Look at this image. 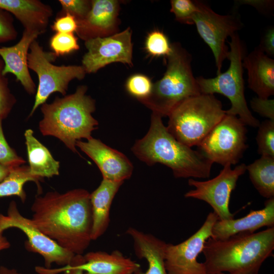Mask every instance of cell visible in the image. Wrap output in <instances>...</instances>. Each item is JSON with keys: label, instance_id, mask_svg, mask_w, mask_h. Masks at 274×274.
Instances as JSON below:
<instances>
[{"label": "cell", "instance_id": "38", "mask_svg": "<svg viewBox=\"0 0 274 274\" xmlns=\"http://www.w3.org/2000/svg\"><path fill=\"white\" fill-rule=\"evenodd\" d=\"M257 47L268 56L271 57L274 56L273 26L266 28L261 37L259 45Z\"/></svg>", "mask_w": 274, "mask_h": 274}, {"label": "cell", "instance_id": "22", "mask_svg": "<svg viewBox=\"0 0 274 274\" xmlns=\"http://www.w3.org/2000/svg\"><path fill=\"white\" fill-rule=\"evenodd\" d=\"M126 233L132 238L137 257L145 259L148 267L145 272L141 268L133 274H167L165 266V253L167 243L154 235L129 227Z\"/></svg>", "mask_w": 274, "mask_h": 274}, {"label": "cell", "instance_id": "11", "mask_svg": "<svg viewBox=\"0 0 274 274\" xmlns=\"http://www.w3.org/2000/svg\"><path fill=\"white\" fill-rule=\"evenodd\" d=\"M246 166L245 163H242L232 169L230 164H227L216 177L206 181L190 178L188 185L194 189L186 192L184 196L208 203L219 220L233 219L234 215L229 208L230 196L238 178L247 170Z\"/></svg>", "mask_w": 274, "mask_h": 274}, {"label": "cell", "instance_id": "34", "mask_svg": "<svg viewBox=\"0 0 274 274\" xmlns=\"http://www.w3.org/2000/svg\"><path fill=\"white\" fill-rule=\"evenodd\" d=\"M16 99L11 92L8 80L0 74V120L6 118L15 104Z\"/></svg>", "mask_w": 274, "mask_h": 274}, {"label": "cell", "instance_id": "17", "mask_svg": "<svg viewBox=\"0 0 274 274\" xmlns=\"http://www.w3.org/2000/svg\"><path fill=\"white\" fill-rule=\"evenodd\" d=\"M265 226L274 227V198L267 199L263 209L251 210L242 218L218 220L213 226L211 238L223 240L238 233H254Z\"/></svg>", "mask_w": 274, "mask_h": 274}, {"label": "cell", "instance_id": "8", "mask_svg": "<svg viewBox=\"0 0 274 274\" xmlns=\"http://www.w3.org/2000/svg\"><path fill=\"white\" fill-rule=\"evenodd\" d=\"M29 50L28 68L36 73L39 81L30 117L53 93L59 92L65 96L70 82L75 79H83L86 73L82 65H54L53 62L57 57L52 51H45L36 40L31 44Z\"/></svg>", "mask_w": 274, "mask_h": 274}, {"label": "cell", "instance_id": "28", "mask_svg": "<svg viewBox=\"0 0 274 274\" xmlns=\"http://www.w3.org/2000/svg\"><path fill=\"white\" fill-rule=\"evenodd\" d=\"M50 47L57 57L70 54L80 48L74 33L56 32L50 38Z\"/></svg>", "mask_w": 274, "mask_h": 274}, {"label": "cell", "instance_id": "5", "mask_svg": "<svg viewBox=\"0 0 274 274\" xmlns=\"http://www.w3.org/2000/svg\"><path fill=\"white\" fill-rule=\"evenodd\" d=\"M171 45L163 77L153 84L148 97L139 100L161 117H168L184 101L201 94L193 74L191 54L179 43Z\"/></svg>", "mask_w": 274, "mask_h": 274}, {"label": "cell", "instance_id": "45", "mask_svg": "<svg viewBox=\"0 0 274 274\" xmlns=\"http://www.w3.org/2000/svg\"><path fill=\"white\" fill-rule=\"evenodd\" d=\"M207 274H228V273H226L225 272H218V273H207Z\"/></svg>", "mask_w": 274, "mask_h": 274}, {"label": "cell", "instance_id": "23", "mask_svg": "<svg viewBox=\"0 0 274 274\" xmlns=\"http://www.w3.org/2000/svg\"><path fill=\"white\" fill-rule=\"evenodd\" d=\"M123 183L103 179L99 186L90 193L92 241L98 238L107 230L110 224L111 206Z\"/></svg>", "mask_w": 274, "mask_h": 274}, {"label": "cell", "instance_id": "10", "mask_svg": "<svg viewBox=\"0 0 274 274\" xmlns=\"http://www.w3.org/2000/svg\"><path fill=\"white\" fill-rule=\"evenodd\" d=\"M196 2L198 11L192 17L193 24L213 52L218 75L221 73L224 61L229 55V50L225 44L227 39L242 29L244 24L235 10L232 13L221 15L206 3L199 1Z\"/></svg>", "mask_w": 274, "mask_h": 274}, {"label": "cell", "instance_id": "42", "mask_svg": "<svg viewBox=\"0 0 274 274\" xmlns=\"http://www.w3.org/2000/svg\"><path fill=\"white\" fill-rule=\"evenodd\" d=\"M3 231L0 229V251L9 248L10 244L5 236L3 235Z\"/></svg>", "mask_w": 274, "mask_h": 274}, {"label": "cell", "instance_id": "33", "mask_svg": "<svg viewBox=\"0 0 274 274\" xmlns=\"http://www.w3.org/2000/svg\"><path fill=\"white\" fill-rule=\"evenodd\" d=\"M61 6V13H69L81 20L86 17L91 6V1L86 0H59Z\"/></svg>", "mask_w": 274, "mask_h": 274}, {"label": "cell", "instance_id": "39", "mask_svg": "<svg viewBox=\"0 0 274 274\" xmlns=\"http://www.w3.org/2000/svg\"><path fill=\"white\" fill-rule=\"evenodd\" d=\"M35 270L39 274H58L60 272H63V274H83V271L76 266L73 259L69 264L61 268H47L45 267L36 266Z\"/></svg>", "mask_w": 274, "mask_h": 274}, {"label": "cell", "instance_id": "24", "mask_svg": "<svg viewBox=\"0 0 274 274\" xmlns=\"http://www.w3.org/2000/svg\"><path fill=\"white\" fill-rule=\"evenodd\" d=\"M28 167L30 175L42 181L59 174L60 162L56 160L49 150L38 140L31 129L24 132Z\"/></svg>", "mask_w": 274, "mask_h": 274}, {"label": "cell", "instance_id": "6", "mask_svg": "<svg viewBox=\"0 0 274 274\" xmlns=\"http://www.w3.org/2000/svg\"><path fill=\"white\" fill-rule=\"evenodd\" d=\"M230 38V41H227L230 47L228 57L230 65L227 70L214 78L200 76L196 80L201 93H219L228 98L231 107L226 111V114L238 116L246 125L258 127L260 122L249 109L245 95L243 60L246 55V47L237 32Z\"/></svg>", "mask_w": 274, "mask_h": 274}, {"label": "cell", "instance_id": "14", "mask_svg": "<svg viewBox=\"0 0 274 274\" xmlns=\"http://www.w3.org/2000/svg\"><path fill=\"white\" fill-rule=\"evenodd\" d=\"M87 52L82 60L86 73H95L113 62L132 65L131 32L128 27L110 36L97 37L85 41Z\"/></svg>", "mask_w": 274, "mask_h": 274}, {"label": "cell", "instance_id": "9", "mask_svg": "<svg viewBox=\"0 0 274 274\" xmlns=\"http://www.w3.org/2000/svg\"><path fill=\"white\" fill-rule=\"evenodd\" d=\"M245 126L237 116L226 114L197 146V150L213 163L237 164L248 147Z\"/></svg>", "mask_w": 274, "mask_h": 274}, {"label": "cell", "instance_id": "41", "mask_svg": "<svg viewBox=\"0 0 274 274\" xmlns=\"http://www.w3.org/2000/svg\"><path fill=\"white\" fill-rule=\"evenodd\" d=\"M13 169L0 164V183L9 175Z\"/></svg>", "mask_w": 274, "mask_h": 274}, {"label": "cell", "instance_id": "37", "mask_svg": "<svg viewBox=\"0 0 274 274\" xmlns=\"http://www.w3.org/2000/svg\"><path fill=\"white\" fill-rule=\"evenodd\" d=\"M250 106L254 112L261 116L274 121V99L258 97L250 100Z\"/></svg>", "mask_w": 274, "mask_h": 274}, {"label": "cell", "instance_id": "21", "mask_svg": "<svg viewBox=\"0 0 274 274\" xmlns=\"http://www.w3.org/2000/svg\"><path fill=\"white\" fill-rule=\"evenodd\" d=\"M0 9L13 14L25 30L44 33L53 10L51 6L39 0H0Z\"/></svg>", "mask_w": 274, "mask_h": 274}, {"label": "cell", "instance_id": "27", "mask_svg": "<svg viewBox=\"0 0 274 274\" xmlns=\"http://www.w3.org/2000/svg\"><path fill=\"white\" fill-rule=\"evenodd\" d=\"M258 127L256 138L258 153L274 158V121L265 120Z\"/></svg>", "mask_w": 274, "mask_h": 274}, {"label": "cell", "instance_id": "7", "mask_svg": "<svg viewBox=\"0 0 274 274\" xmlns=\"http://www.w3.org/2000/svg\"><path fill=\"white\" fill-rule=\"evenodd\" d=\"M226 115L221 101L213 94L190 97L170 113L166 127L179 142L197 146Z\"/></svg>", "mask_w": 274, "mask_h": 274}, {"label": "cell", "instance_id": "30", "mask_svg": "<svg viewBox=\"0 0 274 274\" xmlns=\"http://www.w3.org/2000/svg\"><path fill=\"white\" fill-rule=\"evenodd\" d=\"M170 4V11L175 15L177 21L187 24H193L192 17L198 11L196 1L172 0Z\"/></svg>", "mask_w": 274, "mask_h": 274}, {"label": "cell", "instance_id": "40", "mask_svg": "<svg viewBox=\"0 0 274 274\" xmlns=\"http://www.w3.org/2000/svg\"><path fill=\"white\" fill-rule=\"evenodd\" d=\"M236 2L238 5L239 4L249 5L254 7L260 13L264 15H271L273 10V1H257V0H244L239 1Z\"/></svg>", "mask_w": 274, "mask_h": 274}, {"label": "cell", "instance_id": "18", "mask_svg": "<svg viewBox=\"0 0 274 274\" xmlns=\"http://www.w3.org/2000/svg\"><path fill=\"white\" fill-rule=\"evenodd\" d=\"M73 260L83 274H133L141 268L139 264L117 250L111 253L99 251L75 255Z\"/></svg>", "mask_w": 274, "mask_h": 274}, {"label": "cell", "instance_id": "25", "mask_svg": "<svg viewBox=\"0 0 274 274\" xmlns=\"http://www.w3.org/2000/svg\"><path fill=\"white\" fill-rule=\"evenodd\" d=\"M246 169L258 193L267 199L274 198V158L261 156Z\"/></svg>", "mask_w": 274, "mask_h": 274}, {"label": "cell", "instance_id": "13", "mask_svg": "<svg viewBox=\"0 0 274 274\" xmlns=\"http://www.w3.org/2000/svg\"><path fill=\"white\" fill-rule=\"evenodd\" d=\"M11 227L18 228L25 233L28 239L26 247L43 257L46 268H51L53 263L67 265L75 256L44 234L31 219L23 216L14 201L10 203L7 216L0 213V229L4 231Z\"/></svg>", "mask_w": 274, "mask_h": 274}, {"label": "cell", "instance_id": "36", "mask_svg": "<svg viewBox=\"0 0 274 274\" xmlns=\"http://www.w3.org/2000/svg\"><path fill=\"white\" fill-rule=\"evenodd\" d=\"M77 28L76 19L69 13H61L51 25L53 31L59 33H74Z\"/></svg>", "mask_w": 274, "mask_h": 274}, {"label": "cell", "instance_id": "35", "mask_svg": "<svg viewBox=\"0 0 274 274\" xmlns=\"http://www.w3.org/2000/svg\"><path fill=\"white\" fill-rule=\"evenodd\" d=\"M10 14L0 9V43L13 41L17 38V32Z\"/></svg>", "mask_w": 274, "mask_h": 274}, {"label": "cell", "instance_id": "15", "mask_svg": "<svg viewBox=\"0 0 274 274\" xmlns=\"http://www.w3.org/2000/svg\"><path fill=\"white\" fill-rule=\"evenodd\" d=\"M76 145L95 163L104 179L124 182L131 176L133 166L129 159L100 140L92 137L86 142L78 141Z\"/></svg>", "mask_w": 274, "mask_h": 274}, {"label": "cell", "instance_id": "1", "mask_svg": "<svg viewBox=\"0 0 274 274\" xmlns=\"http://www.w3.org/2000/svg\"><path fill=\"white\" fill-rule=\"evenodd\" d=\"M31 220L44 234L75 255H82L91 241L90 193L84 189L48 192L31 206Z\"/></svg>", "mask_w": 274, "mask_h": 274}, {"label": "cell", "instance_id": "44", "mask_svg": "<svg viewBox=\"0 0 274 274\" xmlns=\"http://www.w3.org/2000/svg\"><path fill=\"white\" fill-rule=\"evenodd\" d=\"M4 63L3 60L0 59V74L2 73V71L3 69Z\"/></svg>", "mask_w": 274, "mask_h": 274}, {"label": "cell", "instance_id": "31", "mask_svg": "<svg viewBox=\"0 0 274 274\" xmlns=\"http://www.w3.org/2000/svg\"><path fill=\"white\" fill-rule=\"evenodd\" d=\"M25 160L19 156L7 143L3 130L2 121L0 120V164L14 168L22 165Z\"/></svg>", "mask_w": 274, "mask_h": 274}, {"label": "cell", "instance_id": "12", "mask_svg": "<svg viewBox=\"0 0 274 274\" xmlns=\"http://www.w3.org/2000/svg\"><path fill=\"white\" fill-rule=\"evenodd\" d=\"M218 220L217 216L210 212L200 228L188 238L177 245L167 244L165 266L167 274H207L204 263L197 258L211 237L213 226Z\"/></svg>", "mask_w": 274, "mask_h": 274}, {"label": "cell", "instance_id": "2", "mask_svg": "<svg viewBox=\"0 0 274 274\" xmlns=\"http://www.w3.org/2000/svg\"><path fill=\"white\" fill-rule=\"evenodd\" d=\"M131 150L148 165L160 163L169 167L177 178H208L213 163L198 150L177 141L164 126L162 117L152 113L147 133Z\"/></svg>", "mask_w": 274, "mask_h": 274}, {"label": "cell", "instance_id": "20", "mask_svg": "<svg viewBox=\"0 0 274 274\" xmlns=\"http://www.w3.org/2000/svg\"><path fill=\"white\" fill-rule=\"evenodd\" d=\"M243 66L247 71L249 88L257 97L269 98L274 94V60L257 47L246 54Z\"/></svg>", "mask_w": 274, "mask_h": 274}, {"label": "cell", "instance_id": "29", "mask_svg": "<svg viewBox=\"0 0 274 274\" xmlns=\"http://www.w3.org/2000/svg\"><path fill=\"white\" fill-rule=\"evenodd\" d=\"M146 49L154 56L167 57L172 52V45L166 35L158 30L151 32L146 41Z\"/></svg>", "mask_w": 274, "mask_h": 274}, {"label": "cell", "instance_id": "19", "mask_svg": "<svg viewBox=\"0 0 274 274\" xmlns=\"http://www.w3.org/2000/svg\"><path fill=\"white\" fill-rule=\"evenodd\" d=\"M118 2L114 0H93L91 9L85 18L77 21L76 33L85 41L111 32L117 22Z\"/></svg>", "mask_w": 274, "mask_h": 274}, {"label": "cell", "instance_id": "16", "mask_svg": "<svg viewBox=\"0 0 274 274\" xmlns=\"http://www.w3.org/2000/svg\"><path fill=\"white\" fill-rule=\"evenodd\" d=\"M39 35L24 29L21 39L16 44L0 47V56L4 63L2 75L13 74L30 95L36 93L37 88L29 72L28 54L31 44Z\"/></svg>", "mask_w": 274, "mask_h": 274}, {"label": "cell", "instance_id": "32", "mask_svg": "<svg viewBox=\"0 0 274 274\" xmlns=\"http://www.w3.org/2000/svg\"><path fill=\"white\" fill-rule=\"evenodd\" d=\"M152 85L151 80L147 76L136 74L128 79L126 87L128 92L139 100L146 98L150 95Z\"/></svg>", "mask_w": 274, "mask_h": 274}, {"label": "cell", "instance_id": "4", "mask_svg": "<svg viewBox=\"0 0 274 274\" xmlns=\"http://www.w3.org/2000/svg\"><path fill=\"white\" fill-rule=\"evenodd\" d=\"M87 90V86H80L74 93L57 97L41 107L43 119L39 128L42 134L57 138L78 154L76 142L91 139L92 132L98 125L92 115L95 110V100L86 94Z\"/></svg>", "mask_w": 274, "mask_h": 274}, {"label": "cell", "instance_id": "26", "mask_svg": "<svg viewBox=\"0 0 274 274\" xmlns=\"http://www.w3.org/2000/svg\"><path fill=\"white\" fill-rule=\"evenodd\" d=\"M28 181L35 182L40 190L41 180L30 175L28 166L21 165L13 168L9 175L0 183V197L15 195L24 202L26 194L23 187Z\"/></svg>", "mask_w": 274, "mask_h": 274}, {"label": "cell", "instance_id": "43", "mask_svg": "<svg viewBox=\"0 0 274 274\" xmlns=\"http://www.w3.org/2000/svg\"><path fill=\"white\" fill-rule=\"evenodd\" d=\"M0 274H21L18 272L16 269L9 268L4 266H0Z\"/></svg>", "mask_w": 274, "mask_h": 274}, {"label": "cell", "instance_id": "3", "mask_svg": "<svg viewBox=\"0 0 274 274\" xmlns=\"http://www.w3.org/2000/svg\"><path fill=\"white\" fill-rule=\"evenodd\" d=\"M274 249V227L236 234L223 240L210 237L202 252L207 273L258 274Z\"/></svg>", "mask_w": 274, "mask_h": 274}]
</instances>
